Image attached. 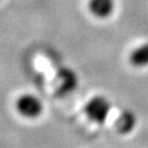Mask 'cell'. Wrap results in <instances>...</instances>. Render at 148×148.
Segmentation results:
<instances>
[{"label":"cell","mask_w":148,"mask_h":148,"mask_svg":"<svg viewBox=\"0 0 148 148\" xmlns=\"http://www.w3.org/2000/svg\"><path fill=\"white\" fill-rule=\"evenodd\" d=\"M111 111V102L103 95L91 98L85 106V113L91 122L103 124Z\"/></svg>","instance_id":"obj_1"},{"label":"cell","mask_w":148,"mask_h":148,"mask_svg":"<svg viewBox=\"0 0 148 148\" xmlns=\"http://www.w3.org/2000/svg\"><path fill=\"white\" fill-rule=\"evenodd\" d=\"M16 110L22 116L27 119H35L43 112V102L36 95L32 93L21 95L16 100Z\"/></svg>","instance_id":"obj_2"},{"label":"cell","mask_w":148,"mask_h":148,"mask_svg":"<svg viewBox=\"0 0 148 148\" xmlns=\"http://www.w3.org/2000/svg\"><path fill=\"white\" fill-rule=\"evenodd\" d=\"M137 124L136 114L131 110H124L119 115L115 122V128L122 135H126L134 131V128Z\"/></svg>","instance_id":"obj_3"},{"label":"cell","mask_w":148,"mask_h":148,"mask_svg":"<svg viewBox=\"0 0 148 148\" xmlns=\"http://www.w3.org/2000/svg\"><path fill=\"white\" fill-rule=\"evenodd\" d=\"M89 10L95 16L99 19H106L112 14L115 8L114 0H90Z\"/></svg>","instance_id":"obj_4"},{"label":"cell","mask_w":148,"mask_h":148,"mask_svg":"<svg viewBox=\"0 0 148 148\" xmlns=\"http://www.w3.org/2000/svg\"><path fill=\"white\" fill-rule=\"evenodd\" d=\"M59 89L63 92H71L78 86V77L74 70L70 68H64L58 73Z\"/></svg>","instance_id":"obj_5"},{"label":"cell","mask_w":148,"mask_h":148,"mask_svg":"<svg viewBox=\"0 0 148 148\" xmlns=\"http://www.w3.org/2000/svg\"><path fill=\"white\" fill-rule=\"evenodd\" d=\"M130 62L135 67L143 68L148 66V42L140 44L133 49L130 55Z\"/></svg>","instance_id":"obj_6"}]
</instances>
